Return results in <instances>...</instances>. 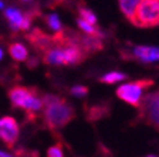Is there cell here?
<instances>
[{
    "instance_id": "8992f818",
    "label": "cell",
    "mask_w": 159,
    "mask_h": 157,
    "mask_svg": "<svg viewBox=\"0 0 159 157\" xmlns=\"http://www.w3.org/2000/svg\"><path fill=\"white\" fill-rule=\"evenodd\" d=\"M24 16H26V14L20 9H17V7H7L6 11H4V17L7 19L10 28L13 30L14 33L20 31V26L23 23Z\"/></svg>"
},
{
    "instance_id": "7a4b0ae2",
    "label": "cell",
    "mask_w": 159,
    "mask_h": 157,
    "mask_svg": "<svg viewBox=\"0 0 159 157\" xmlns=\"http://www.w3.org/2000/svg\"><path fill=\"white\" fill-rule=\"evenodd\" d=\"M129 21L142 28L159 26V0H141Z\"/></svg>"
},
{
    "instance_id": "ffe728a7",
    "label": "cell",
    "mask_w": 159,
    "mask_h": 157,
    "mask_svg": "<svg viewBox=\"0 0 159 157\" xmlns=\"http://www.w3.org/2000/svg\"><path fill=\"white\" fill-rule=\"evenodd\" d=\"M4 9V3H3V0H0V10Z\"/></svg>"
},
{
    "instance_id": "ba28073f",
    "label": "cell",
    "mask_w": 159,
    "mask_h": 157,
    "mask_svg": "<svg viewBox=\"0 0 159 157\" xmlns=\"http://www.w3.org/2000/svg\"><path fill=\"white\" fill-rule=\"evenodd\" d=\"M134 55L143 62H152L159 59V48L156 47H136L134 50Z\"/></svg>"
},
{
    "instance_id": "9a60e30c",
    "label": "cell",
    "mask_w": 159,
    "mask_h": 157,
    "mask_svg": "<svg viewBox=\"0 0 159 157\" xmlns=\"http://www.w3.org/2000/svg\"><path fill=\"white\" fill-rule=\"evenodd\" d=\"M46 21H47V24H48V27L53 31H56V33H58V31H61V21H60V19H58V16L57 14H48L47 16V19H46Z\"/></svg>"
},
{
    "instance_id": "5bb4252c",
    "label": "cell",
    "mask_w": 159,
    "mask_h": 157,
    "mask_svg": "<svg viewBox=\"0 0 159 157\" xmlns=\"http://www.w3.org/2000/svg\"><path fill=\"white\" fill-rule=\"evenodd\" d=\"M80 17H81V20H84L85 23L91 24V26H95L97 24L95 14L89 9H87V7H80Z\"/></svg>"
},
{
    "instance_id": "ac0fdd59",
    "label": "cell",
    "mask_w": 159,
    "mask_h": 157,
    "mask_svg": "<svg viewBox=\"0 0 159 157\" xmlns=\"http://www.w3.org/2000/svg\"><path fill=\"white\" fill-rule=\"evenodd\" d=\"M0 157H14V156H11V154H9V153H7V151L0 150Z\"/></svg>"
},
{
    "instance_id": "7402d4cb",
    "label": "cell",
    "mask_w": 159,
    "mask_h": 157,
    "mask_svg": "<svg viewBox=\"0 0 159 157\" xmlns=\"http://www.w3.org/2000/svg\"><path fill=\"white\" fill-rule=\"evenodd\" d=\"M148 157H156V156H148Z\"/></svg>"
},
{
    "instance_id": "8fae6325",
    "label": "cell",
    "mask_w": 159,
    "mask_h": 157,
    "mask_svg": "<svg viewBox=\"0 0 159 157\" xmlns=\"http://www.w3.org/2000/svg\"><path fill=\"white\" fill-rule=\"evenodd\" d=\"M139 2H141V0H118L119 9H121V11H122L124 16L128 20L132 19V14H134V11H135L136 6L139 4Z\"/></svg>"
},
{
    "instance_id": "52a82bcc",
    "label": "cell",
    "mask_w": 159,
    "mask_h": 157,
    "mask_svg": "<svg viewBox=\"0 0 159 157\" xmlns=\"http://www.w3.org/2000/svg\"><path fill=\"white\" fill-rule=\"evenodd\" d=\"M34 89H30V88H26V86H14L9 91V98H10V102L13 105L14 108H21L23 102L26 101L27 96L33 92Z\"/></svg>"
},
{
    "instance_id": "277c9868",
    "label": "cell",
    "mask_w": 159,
    "mask_h": 157,
    "mask_svg": "<svg viewBox=\"0 0 159 157\" xmlns=\"http://www.w3.org/2000/svg\"><path fill=\"white\" fill-rule=\"evenodd\" d=\"M139 115L151 126L159 128V89L143 96L139 102Z\"/></svg>"
},
{
    "instance_id": "30bf717a",
    "label": "cell",
    "mask_w": 159,
    "mask_h": 157,
    "mask_svg": "<svg viewBox=\"0 0 159 157\" xmlns=\"http://www.w3.org/2000/svg\"><path fill=\"white\" fill-rule=\"evenodd\" d=\"M9 54L10 57L17 62H23L29 58V51L27 47L21 43H11L9 46Z\"/></svg>"
},
{
    "instance_id": "3957f363",
    "label": "cell",
    "mask_w": 159,
    "mask_h": 157,
    "mask_svg": "<svg viewBox=\"0 0 159 157\" xmlns=\"http://www.w3.org/2000/svg\"><path fill=\"white\" fill-rule=\"evenodd\" d=\"M152 85V79H138V81L134 82H128V84H124L116 89V96L119 99H122L124 102H126V103L138 108L139 102L142 99L143 91L149 89Z\"/></svg>"
},
{
    "instance_id": "9c48e42d",
    "label": "cell",
    "mask_w": 159,
    "mask_h": 157,
    "mask_svg": "<svg viewBox=\"0 0 159 157\" xmlns=\"http://www.w3.org/2000/svg\"><path fill=\"white\" fill-rule=\"evenodd\" d=\"M41 108H43V101L37 96V92L33 91L26 98V101L23 102V105H21V108L20 109L27 111L29 113H34V112H39Z\"/></svg>"
},
{
    "instance_id": "2e32d148",
    "label": "cell",
    "mask_w": 159,
    "mask_h": 157,
    "mask_svg": "<svg viewBox=\"0 0 159 157\" xmlns=\"http://www.w3.org/2000/svg\"><path fill=\"white\" fill-rule=\"evenodd\" d=\"M71 94L77 98H83L88 94V88L87 86H81V85H77V86H73L71 88Z\"/></svg>"
},
{
    "instance_id": "e0dca14e",
    "label": "cell",
    "mask_w": 159,
    "mask_h": 157,
    "mask_svg": "<svg viewBox=\"0 0 159 157\" xmlns=\"http://www.w3.org/2000/svg\"><path fill=\"white\" fill-rule=\"evenodd\" d=\"M47 157H63V150H61V146L60 144H54L48 149L47 151Z\"/></svg>"
},
{
    "instance_id": "7c38bea8",
    "label": "cell",
    "mask_w": 159,
    "mask_h": 157,
    "mask_svg": "<svg viewBox=\"0 0 159 157\" xmlns=\"http://www.w3.org/2000/svg\"><path fill=\"white\" fill-rule=\"evenodd\" d=\"M78 27L81 30H83L84 33H87V36H89V37H101V31H99L98 28H97L95 26H91V24H88V23H85L84 20H81V19H78Z\"/></svg>"
},
{
    "instance_id": "6da1fadb",
    "label": "cell",
    "mask_w": 159,
    "mask_h": 157,
    "mask_svg": "<svg viewBox=\"0 0 159 157\" xmlns=\"http://www.w3.org/2000/svg\"><path fill=\"white\" fill-rule=\"evenodd\" d=\"M41 101L44 106V122L53 130L67 126L75 116L74 109L71 108V105H68L66 99H60L58 96L54 95H44Z\"/></svg>"
},
{
    "instance_id": "d6986e66",
    "label": "cell",
    "mask_w": 159,
    "mask_h": 157,
    "mask_svg": "<svg viewBox=\"0 0 159 157\" xmlns=\"http://www.w3.org/2000/svg\"><path fill=\"white\" fill-rule=\"evenodd\" d=\"M3 58H4V50L0 47V61H2Z\"/></svg>"
},
{
    "instance_id": "44dd1931",
    "label": "cell",
    "mask_w": 159,
    "mask_h": 157,
    "mask_svg": "<svg viewBox=\"0 0 159 157\" xmlns=\"http://www.w3.org/2000/svg\"><path fill=\"white\" fill-rule=\"evenodd\" d=\"M21 2H29V0H21Z\"/></svg>"
},
{
    "instance_id": "5b68a950",
    "label": "cell",
    "mask_w": 159,
    "mask_h": 157,
    "mask_svg": "<svg viewBox=\"0 0 159 157\" xmlns=\"http://www.w3.org/2000/svg\"><path fill=\"white\" fill-rule=\"evenodd\" d=\"M20 136L19 123L11 116L0 118V140L6 144L7 147H14Z\"/></svg>"
},
{
    "instance_id": "4fadbf2b",
    "label": "cell",
    "mask_w": 159,
    "mask_h": 157,
    "mask_svg": "<svg viewBox=\"0 0 159 157\" xmlns=\"http://www.w3.org/2000/svg\"><path fill=\"white\" fill-rule=\"evenodd\" d=\"M124 79H126V75L122 72H109V74L104 75L99 81L105 82V84H116V82L124 81Z\"/></svg>"
}]
</instances>
